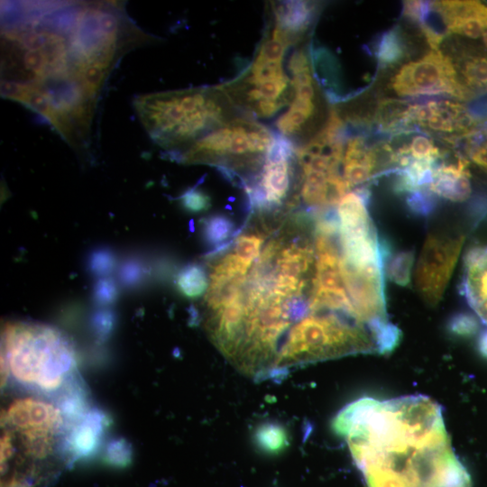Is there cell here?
Returning <instances> with one entry per match:
<instances>
[{
  "label": "cell",
  "mask_w": 487,
  "mask_h": 487,
  "mask_svg": "<svg viewBox=\"0 0 487 487\" xmlns=\"http://www.w3.org/2000/svg\"><path fill=\"white\" fill-rule=\"evenodd\" d=\"M75 349L54 326L27 321L4 325L1 381L11 377L20 386L41 393L59 392L74 377Z\"/></svg>",
  "instance_id": "obj_4"
},
{
  "label": "cell",
  "mask_w": 487,
  "mask_h": 487,
  "mask_svg": "<svg viewBox=\"0 0 487 487\" xmlns=\"http://www.w3.org/2000/svg\"><path fill=\"white\" fill-rule=\"evenodd\" d=\"M147 39L118 4H11L2 12L1 94L82 148L113 69Z\"/></svg>",
  "instance_id": "obj_1"
},
{
  "label": "cell",
  "mask_w": 487,
  "mask_h": 487,
  "mask_svg": "<svg viewBox=\"0 0 487 487\" xmlns=\"http://www.w3.org/2000/svg\"><path fill=\"white\" fill-rule=\"evenodd\" d=\"M277 260L279 274L299 279L306 274L314 262V251L309 245L295 244L282 250Z\"/></svg>",
  "instance_id": "obj_20"
},
{
  "label": "cell",
  "mask_w": 487,
  "mask_h": 487,
  "mask_svg": "<svg viewBox=\"0 0 487 487\" xmlns=\"http://www.w3.org/2000/svg\"><path fill=\"white\" fill-rule=\"evenodd\" d=\"M463 237L447 232L427 234L417 261L415 282L418 292L430 305L442 298L456 263Z\"/></svg>",
  "instance_id": "obj_10"
},
{
  "label": "cell",
  "mask_w": 487,
  "mask_h": 487,
  "mask_svg": "<svg viewBox=\"0 0 487 487\" xmlns=\"http://www.w3.org/2000/svg\"><path fill=\"white\" fill-rule=\"evenodd\" d=\"M403 15L415 22L418 26L427 22L432 11V2L406 1L403 5Z\"/></svg>",
  "instance_id": "obj_33"
},
{
  "label": "cell",
  "mask_w": 487,
  "mask_h": 487,
  "mask_svg": "<svg viewBox=\"0 0 487 487\" xmlns=\"http://www.w3.org/2000/svg\"><path fill=\"white\" fill-rule=\"evenodd\" d=\"M292 96L284 113L275 122L277 133L293 142L306 137L317 114V87L308 51H294L288 64Z\"/></svg>",
  "instance_id": "obj_8"
},
{
  "label": "cell",
  "mask_w": 487,
  "mask_h": 487,
  "mask_svg": "<svg viewBox=\"0 0 487 487\" xmlns=\"http://www.w3.org/2000/svg\"><path fill=\"white\" fill-rule=\"evenodd\" d=\"M453 61V60H452ZM461 82L475 96L487 91V58L464 56L453 61Z\"/></svg>",
  "instance_id": "obj_21"
},
{
  "label": "cell",
  "mask_w": 487,
  "mask_h": 487,
  "mask_svg": "<svg viewBox=\"0 0 487 487\" xmlns=\"http://www.w3.org/2000/svg\"><path fill=\"white\" fill-rule=\"evenodd\" d=\"M480 349L483 354L487 355V332L481 337Z\"/></svg>",
  "instance_id": "obj_39"
},
{
  "label": "cell",
  "mask_w": 487,
  "mask_h": 487,
  "mask_svg": "<svg viewBox=\"0 0 487 487\" xmlns=\"http://www.w3.org/2000/svg\"><path fill=\"white\" fill-rule=\"evenodd\" d=\"M412 259V253L407 252L399 253L392 260L388 271L393 281L400 285H405L409 282Z\"/></svg>",
  "instance_id": "obj_30"
},
{
  "label": "cell",
  "mask_w": 487,
  "mask_h": 487,
  "mask_svg": "<svg viewBox=\"0 0 487 487\" xmlns=\"http://www.w3.org/2000/svg\"><path fill=\"white\" fill-rule=\"evenodd\" d=\"M24 454L33 460H43L49 457L55 448L57 437L51 432L23 431L19 432Z\"/></svg>",
  "instance_id": "obj_24"
},
{
  "label": "cell",
  "mask_w": 487,
  "mask_h": 487,
  "mask_svg": "<svg viewBox=\"0 0 487 487\" xmlns=\"http://www.w3.org/2000/svg\"><path fill=\"white\" fill-rule=\"evenodd\" d=\"M463 289L469 305L487 325V247L475 249L466 257Z\"/></svg>",
  "instance_id": "obj_17"
},
{
  "label": "cell",
  "mask_w": 487,
  "mask_h": 487,
  "mask_svg": "<svg viewBox=\"0 0 487 487\" xmlns=\"http://www.w3.org/2000/svg\"><path fill=\"white\" fill-rule=\"evenodd\" d=\"M342 165L343 178L350 188L366 183L381 170L375 145H369L362 134L347 133Z\"/></svg>",
  "instance_id": "obj_14"
},
{
  "label": "cell",
  "mask_w": 487,
  "mask_h": 487,
  "mask_svg": "<svg viewBox=\"0 0 487 487\" xmlns=\"http://www.w3.org/2000/svg\"><path fill=\"white\" fill-rule=\"evenodd\" d=\"M487 29V28H486Z\"/></svg>",
  "instance_id": "obj_40"
},
{
  "label": "cell",
  "mask_w": 487,
  "mask_h": 487,
  "mask_svg": "<svg viewBox=\"0 0 487 487\" xmlns=\"http://www.w3.org/2000/svg\"><path fill=\"white\" fill-rule=\"evenodd\" d=\"M458 141L464 142L467 156L487 172V127L480 126Z\"/></svg>",
  "instance_id": "obj_28"
},
{
  "label": "cell",
  "mask_w": 487,
  "mask_h": 487,
  "mask_svg": "<svg viewBox=\"0 0 487 487\" xmlns=\"http://www.w3.org/2000/svg\"><path fill=\"white\" fill-rule=\"evenodd\" d=\"M57 394L55 404L63 414L67 427L80 418L91 409L82 381L76 377L68 381Z\"/></svg>",
  "instance_id": "obj_19"
},
{
  "label": "cell",
  "mask_w": 487,
  "mask_h": 487,
  "mask_svg": "<svg viewBox=\"0 0 487 487\" xmlns=\"http://www.w3.org/2000/svg\"><path fill=\"white\" fill-rule=\"evenodd\" d=\"M427 189L432 194L453 202L467 199L472 190L468 161L458 156L455 162L437 164Z\"/></svg>",
  "instance_id": "obj_15"
},
{
  "label": "cell",
  "mask_w": 487,
  "mask_h": 487,
  "mask_svg": "<svg viewBox=\"0 0 487 487\" xmlns=\"http://www.w3.org/2000/svg\"><path fill=\"white\" fill-rule=\"evenodd\" d=\"M295 148L292 142L278 133L260 170L244 187L251 207L270 209L286 198L293 181Z\"/></svg>",
  "instance_id": "obj_9"
},
{
  "label": "cell",
  "mask_w": 487,
  "mask_h": 487,
  "mask_svg": "<svg viewBox=\"0 0 487 487\" xmlns=\"http://www.w3.org/2000/svg\"><path fill=\"white\" fill-rule=\"evenodd\" d=\"M4 427L17 432L43 431L62 436L67 427L63 414L55 403L37 397L13 400L2 416Z\"/></svg>",
  "instance_id": "obj_13"
},
{
  "label": "cell",
  "mask_w": 487,
  "mask_h": 487,
  "mask_svg": "<svg viewBox=\"0 0 487 487\" xmlns=\"http://www.w3.org/2000/svg\"><path fill=\"white\" fill-rule=\"evenodd\" d=\"M234 223L226 216L214 215L203 221V235L211 246H220L234 232Z\"/></svg>",
  "instance_id": "obj_26"
},
{
  "label": "cell",
  "mask_w": 487,
  "mask_h": 487,
  "mask_svg": "<svg viewBox=\"0 0 487 487\" xmlns=\"http://www.w3.org/2000/svg\"><path fill=\"white\" fill-rule=\"evenodd\" d=\"M88 265L91 272L98 276H105L113 270L115 257L109 250H96L91 253Z\"/></svg>",
  "instance_id": "obj_32"
},
{
  "label": "cell",
  "mask_w": 487,
  "mask_h": 487,
  "mask_svg": "<svg viewBox=\"0 0 487 487\" xmlns=\"http://www.w3.org/2000/svg\"><path fill=\"white\" fill-rule=\"evenodd\" d=\"M391 87L400 96L447 95L461 100L475 96L461 82L451 58L441 50H431L404 64L391 78Z\"/></svg>",
  "instance_id": "obj_7"
},
{
  "label": "cell",
  "mask_w": 487,
  "mask_h": 487,
  "mask_svg": "<svg viewBox=\"0 0 487 487\" xmlns=\"http://www.w3.org/2000/svg\"><path fill=\"white\" fill-rule=\"evenodd\" d=\"M33 479L27 476L14 475L4 482L2 487H32Z\"/></svg>",
  "instance_id": "obj_38"
},
{
  "label": "cell",
  "mask_w": 487,
  "mask_h": 487,
  "mask_svg": "<svg viewBox=\"0 0 487 487\" xmlns=\"http://www.w3.org/2000/svg\"><path fill=\"white\" fill-rule=\"evenodd\" d=\"M110 424L107 415L97 408L69 425L61 436L59 449L69 464L89 460L100 450Z\"/></svg>",
  "instance_id": "obj_12"
},
{
  "label": "cell",
  "mask_w": 487,
  "mask_h": 487,
  "mask_svg": "<svg viewBox=\"0 0 487 487\" xmlns=\"http://www.w3.org/2000/svg\"><path fill=\"white\" fill-rule=\"evenodd\" d=\"M133 460L132 445L123 437L109 440L104 446L102 461L115 468H124Z\"/></svg>",
  "instance_id": "obj_27"
},
{
  "label": "cell",
  "mask_w": 487,
  "mask_h": 487,
  "mask_svg": "<svg viewBox=\"0 0 487 487\" xmlns=\"http://www.w3.org/2000/svg\"><path fill=\"white\" fill-rule=\"evenodd\" d=\"M182 207L188 212L199 213L209 208L210 198L203 191L190 188L179 198Z\"/></svg>",
  "instance_id": "obj_31"
},
{
  "label": "cell",
  "mask_w": 487,
  "mask_h": 487,
  "mask_svg": "<svg viewBox=\"0 0 487 487\" xmlns=\"http://www.w3.org/2000/svg\"><path fill=\"white\" fill-rule=\"evenodd\" d=\"M262 244V239L256 234H242L235 240L234 253L250 266L258 257Z\"/></svg>",
  "instance_id": "obj_29"
},
{
  "label": "cell",
  "mask_w": 487,
  "mask_h": 487,
  "mask_svg": "<svg viewBox=\"0 0 487 487\" xmlns=\"http://www.w3.org/2000/svg\"><path fill=\"white\" fill-rule=\"evenodd\" d=\"M291 45L289 38L270 21L249 65L234 78L219 86L240 114L255 120L266 119L289 105L292 86L284 60Z\"/></svg>",
  "instance_id": "obj_5"
},
{
  "label": "cell",
  "mask_w": 487,
  "mask_h": 487,
  "mask_svg": "<svg viewBox=\"0 0 487 487\" xmlns=\"http://www.w3.org/2000/svg\"><path fill=\"white\" fill-rule=\"evenodd\" d=\"M256 446L265 454L276 455L289 446L286 428L275 422H264L257 427L253 434Z\"/></svg>",
  "instance_id": "obj_23"
},
{
  "label": "cell",
  "mask_w": 487,
  "mask_h": 487,
  "mask_svg": "<svg viewBox=\"0 0 487 487\" xmlns=\"http://www.w3.org/2000/svg\"><path fill=\"white\" fill-rule=\"evenodd\" d=\"M277 135L259 121L239 114L196 141L176 160L213 165L227 179L239 180L244 187L240 171H247L253 177Z\"/></svg>",
  "instance_id": "obj_6"
},
{
  "label": "cell",
  "mask_w": 487,
  "mask_h": 487,
  "mask_svg": "<svg viewBox=\"0 0 487 487\" xmlns=\"http://www.w3.org/2000/svg\"><path fill=\"white\" fill-rule=\"evenodd\" d=\"M408 47L403 33L395 26L381 34L376 47V58L381 67L395 65L405 58Z\"/></svg>",
  "instance_id": "obj_22"
},
{
  "label": "cell",
  "mask_w": 487,
  "mask_h": 487,
  "mask_svg": "<svg viewBox=\"0 0 487 487\" xmlns=\"http://www.w3.org/2000/svg\"><path fill=\"white\" fill-rule=\"evenodd\" d=\"M409 118L416 131L423 128L438 133L453 144L480 127L479 121L463 104L450 99L411 103Z\"/></svg>",
  "instance_id": "obj_11"
},
{
  "label": "cell",
  "mask_w": 487,
  "mask_h": 487,
  "mask_svg": "<svg viewBox=\"0 0 487 487\" xmlns=\"http://www.w3.org/2000/svg\"><path fill=\"white\" fill-rule=\"evenodd\" d=\"M14 453V445L12 431L5 429L1 436V471L5 473L8 464Z\"/></svg>",
  "instance_id": "obj_35"
},
{
  "label": "cell",
  "mask_w": 487,
  "mask_h": 487,
  "mask_svg": "<svg viewBox=\"0 0 487 487\" xmlns=\"http://www.w3.org/2000/svg\"><path fill=\"white\" fill-rule=\"evenodd\" d=\"M411 102L403 99H382L374 112L373 122L379 131L385 133H411L409 112Z\"/></svg>",
  "instance_id": "obj_18"
},
{
  "label": "cell",
  "mask_w": 487,
  "mask_h": 487,
  "mask_svg": "<svg viewBox=\"0 0 487 487\" xmlns=\"http://www.w3.org/2000/svg\"><path fill=\"white\" fill-rule=\"evenodd\" d=\"M142 275V269L139 262L130 261L125 262L120 271L122 281L127 285H133L140 280Z\"/></svg>",
  "instance_id": "obj_37"
},
{
  "label": "cell",
  "mask_w": 487,
  "mask_h": 487,
  "mask_svg": "<svg viewBox=\"0 0 487 487\" xmlns=\"http://www.w3.org/2000/svg\"><path fill=\"white\" fill-rule=\"evenodd\" d=\"M317 11V5L311 2H278L271 5L270 20L294 45L304 39L315 20Z\"/></svg>",
  "instance_id": "obj_16"
},
{
  "label": "cell",
  "mask_w": 487,
  "mask_h": 487,
  "mask_svg": "<svg viewBox=\"0 0 487 487\" xmlns=\"http://www.w3.org/2000/svg\"><path fill=\"white\" fill-rule=\"evenodd\" d=\"M117 296V288L114 280L108 278H101L94 288L95 300L100 305L112 303Z\"/></svg>",
  "instance_id": "obj_34"
},
{
  "label": "cell",
  "mask_w": 487,
  "mask_h": 487,
  "mask_svg": "<svg viewBox=\"0 0 487 487\" xmlns=\"http://www.w3.org/2000/svg\"><path fill=\"white\" fill-rule=\"evenodd\" d=\"M367 487H472L442 409L424 395L358 399L332 421Z\"/></svg>",
  "instance_id": "obj_2"
},
{
  "label": "cell",
  "mask_w": 487,
  "mask_h": 487,
  "mask_svg": "<svg viewBox=\"0 0 487 487\" xmlns=\"http://www.w3.org/2000/svg\"><path fill=\"white\" fill-rule=\"evenodd\" d=\"M208 285L207 271L200 264L191 263L185 266L177 277L178 289L188 298L203 295Z\"/></svg>",
  "instance_id": "obj_25"
},
{
  "label": "cell",
  "mask_w": 487,
  "mask_h": 487,
  "mask_svg": "<svg viewBox=\"0 0 487 487\" xmlns=\"http://www.w3.org/2000/svg\"><path fill=\"white\" fill-rule=\"evenodd\" d=\"M134 107L152 140L174 159L240 114L219 86L141 96Z\"/></svg>",
  "instance_id": "obj_3"
},
{
  "label": "cell",
  "mask_w": 487,
  "mask_h": 487,
  "mask_svg": "<svg viewBox=\"0 0 487 487\" xmlns=\"http://www.w3.org/2000/svg\"><path fill=\"white\" fill-rule=\"evenodd\" d=\"M114 316L109 310H101L95 314L93 317V326L96 334L104 337L107 335L113 327Z\"/></svg>",
  "instance_id": "obj_36"
}]
</instances>
